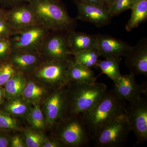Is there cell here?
<instances>
[{
	"mask_svg": "<svg viewBox=\"0 0 147 147\" xmlns=\"http://www.w3.org/2000/svg\"><path fill=\"white\" fill-rule=\"evenodd\" d=\"M0 64V86L5 85L13 75L17 73L16 68L9 62L5 61Z\"/></svg>",
	"mask_w": 147,
	"mask_h": 147,
	"instance_id": "obj_26",
	"label": "cell"
},
{
	"mask_svg": "<svg viewBox=\"0 0 147 147\" xmlns=\"http://www.w3.org/2000/svg\"><path fill=\"white\" fill-rule=\"evenodd\" d=\"M69 49L72 55L96 47L97 34H89L74 30L67 32Z\"/></svg>",
	"mask_w": 147,
	"mask_h": 147,
	"instance_id": "obj_16",
	"label": "cell"
},
{
	"mask_svg": "<svg viewBox=\"0 0 147 147\" xmlns=\"http://www.w3.org/2000/svg\"><path fill=\"white\" fill-rule=\"evenodd\" d=\"M39 53L29 52H13L9 57V62L14 67L21 70H28L38 64L40 60Z\"/></svg>",
	"mask_w": 147,
	"mask_h": 147,
	"instance_id": "obj_17",
	"label": "cell"
},
{
	"mask_svg": "<svg viewBox=\"0 0 147 147\" xmlns=\"http://www.w3.org/2000/svg\"><path fill=\"white\" fill-rule=\"evenodd\" d=\"M77 1L90 4L103 6L102 0H77Z\"/></svg>",
	"mask_w": 147,
	"mask_h": 147,
	"instance_id": "obj_35",
	"label": "cell"
},
{
	"mask_svg": "<svg viewBox=\"0 0 147 147\" xmlns=\"http://www.w3.org/2000/svg\"><path fill=\"white\" fill-rule=\"evenodd\" d=\"M133 74L121 75L114 83V91L119 97L129 103L142 97L147 93L146 84H140L136 82Z\"/></svg>",
	"mask_w": 147,
	"mask_h": 147,
	"instance_id": "obj_12",
	"label": "cell"
},
{
	"mask_svg": "<svg viewBox=\"0 0 147 147\" xmlns=\"http://www.w3.org/2000/svg\"><path fill=\"white\" fill-rule=\"evenodd\" d=\"M5 96L4 90L0 87V106L2 103L3 99Z\"/></svg>",
	"mask_w": 147,
	"mask_h": 147,
	"instance_id": "obj_38",
	"label": "cell"
},
{
	"mask_svg": "<svg viewBox=\"0 0 147 147\" xmlns=\"http://www.w3.org/2000/svg\"><path fill=\"white\" fill-rule=\"evenodd\" d=\"M51 31L40 24L13 31L9 39L13 52L39 53Z\"/></svg>",
	"mask_w": 147,
	"mask_h": 147,
	"instance_id": "obj_5",
	"label": "cell"
},
{
	"mask_svg": "<svg viewBox=\"0 0 147 147\" xmlns=\"http://www.w3.org/2000/svg\"><path fill=\"white\" fill-rule=\"evenodd\" d=\"M61 142L56 140H51L43 142L41 147H58L61 146Z\"/></svg>",
	"mask_w": 147,
	"mask_h": 147,
	"instance_id": "obj_34",
	"label": "cell"
},
{
	"mask_svg": "<svg viewBox=\"0 0 147 147\" xmlns=\"http://www.w3.org/2000/svg\"><path fill=\"white\" fill-rule=\"evenodd\" d=\"M22 93L27 100L31 102H36L42 98L45 93V90L34 82H30L26 84Z\"/></svg>",
	"mask_w": 147,
	"mask_h": 147,
	"instance_id": "obj_23",
	"label": "cell"
},
{
	"mask_svg": "<svg viewBox=\"0 0 147 147\" xmlns=\"http://www.w3.org/2000/svg\"><path fill=\"white\" fill-rule=\"evenodd\" d=\"M5 18L13 31L40 24L34 11L27 2L6 10Z\"/></svg>",
	"mask_w": 147,
	"mask_h": 147,
	"instance_id": "obj_10",
	"label": "cell"
},
{
	"mask_svg": "<svg viewBox=\"0 0 147 147\" xmlns=\"http://www.w3.org/2000/svg\"><path fill=\"white\" fill-rule=\"evenodd\" d=\"M71 116L72 118L61 125L58 134L59 139L65 144L72 146H87L92 137L82 115Z\"/></svg>",
	"mask_w": 147,
	"mask_h": 147,
	"instance_id": "obj_6",
	"label": "cell"
},
{
	"mask_svg": "<svg viewBox=\"0 0 147 147\" xmlns=\"http://www.w3.org/2000/svg\"><path fill=\"white\" fill-rule=\"evenodd\" d=\"M125 115L138 144L147 140V101L142 97L127 105Z\"/></svg>",
	"mask_w": 147,
	"mask_h": 147,
	"instance_id": "obj_7",
	"label": "cell"
},
{
	"mask_svg": "<svg viewBox=\"0 0 147 147\" xmlns=\"http://www.w3.org/2000/svg\"><path fill=\"white\" fill-rule=\"evenodd\" d=\"M102 1L103 6L107 8L115 1V0H102Z\"/></svg>",
	"mask_w": 147,
	"mask_h": 147,
	"instance_id": "obj_37",
	"label": "cell"
},
{
	"mask_svg": "<svg viewBox=\"0 0 147 147\" xmlns=\"http://www.w3.org/2000/svg\"><path fill=\"white\" fill-rule=\"evenodd\" d=\"M16 120L5 113L0 111V128L14 129L17 128Z\"/></svg>",
	"mask_w": 147,
	"mask_h": 147,
	"instance_id": "obj_30",
	"label": "cell"
},
{
	"mask_svg": "<svg viewBox=\"0 0 147 147\" xmlns=\"http://www.w3.org/2000/svg\"><path fill=\"white\" fill-rule=\"evenodd\" d=\"M28 0H0V5L3 8H10L22 3L27 2Z\"/></svg>",
	"mask_w": 147,
	"mask_h": 147,
	"instance_id": "obj_32",
	"label": "cell"
},
{
	"mask_svg": "<svg viewBox=\"0 0 147 147\" xmlns=\"http://www.w3.org/2000/svg\"><path fill=\"white\" fill-rule=\"evenodd\" d=\"M131 131L125 114L102 127L92 139L96 147H120L125 144Z\"/></svg>",
	"mask_w": 147,
	"mask_h": 147,
	"instance_id": "obj_4",
	"label": "cell"
},
{
	"mask_svg": "<svg viewBox=\"0 0 147 147\" xmlns=\"http://www.w3.org/2000/svg\"><path fill=\"white\" fill-rule=\"evenodd\" d=\"M71 62L69 60H50L36 69L35 75L38 79L61 86L70 82L68 69Z\"/></svg>",
	"mask_w": 147,
	"mask_h": 147,
	"instance_id": "obj_9",
	"label": "cell"
},
{
	"mask_svg": "<svg viewBox=\"0 0 147 147\" xmlns=\"http://www.w3.org/2000/svg\"><path fill=\"white\" fill-rule=\"evenodd\" d=\"M11 146L12 147H25L22 139L18 136H15L12 138L11 141Z\"/></svg>",
	"mask_w": 147,
	"mask_h": 147,
	"instance_id": "obj_33",
	"label": "cell"
},
{
	"mask_svg": "<svg viewBox=\"0 0 147 147\" xmlns=\"http://www.w3.org/2000/svg\"><path fill=\"white\" fill-rule=\"evenodd\" d=\"M126 106V101L119 97L113 89L107 91L92 109L81 115L92 139L103 126L125 114Z\"/></svg>",
	"mask_w": 147,
	"mask_h": 147,
	"instance_id": "obj_1",
	"label": "cell"
},
{
	"mask_svg": "<svg viewBox=\"0 0 147 147\" xmlns=\"http://www.w3.org/2000/svg\"><path fill=\"white\" fill-rule=\"evenodd\" d=\"M77 8L76 19L89 22L98 28L110 24L113 16L106 7L74 0Z\"/></svg>",
	"mask_w": 147,
	"mask_h": 147,
	"instance_id": "obj_11",
	"label": "cell"
},
{
	"mask_svg": "<svg viewBox=\"0 0 147 147\" xmlns=\"http://www.w3.org/2000/svg\"><path fill=\"white\" fill-rule=\"evenodd\" d=\"M130 9L131 16L125 26V29L129 32L146 21L147 0H136Z\"/></svg>",
	"mask_w": 147,
	"mask_h": 147,
	"instance_id": "obj_19",
	"label": "cell"
},
{
	"mask_svg": "<svg viewBox=\"0 0 147 147\" xmlns=\"http://www.w3.org/2000/svg\"><path fill=\"white\" fill-rule=\"evenodd\" d=\"M12 51L11 41L9 38L0 39V63L9 59Z\"/></svg>",
	"mask_w": 147,
	"mask_h": 147,
	"instance_id": "obj_29",
	"label": "cell"
},
{
	"mask_svg": "<svg viewBox=\"0 0 147 147\" xmlns=\"http://www.w3.org/2000/svg\"><path fill=\"white\" fill-rule=\"evenodd\" d=\"M5 96L7 98L15 97L22 94L26 86V80L23 74L16 73L5 83Z\"/></svg>",
	"mask_w": 147,
	"mask_h": 147,
	"instance_id": "obj_21",
	"label": "cell"
},
{
	"mask_svg": "<svg viewBox=\"0 0 147 147\" xmlns=\"http://www.w3.org/2000/svg\"><path fill=\"white\" fill-rule=\"evenodd\" d=\"M66 107L65 92L59 89L47 100L45 105V112L47 123L53 125L61 118Z\"/></svg>",
	"mask_w": 147,
	"mask_h": 147,
	"instance_id": "obj_15",
	"label": "cell"
},
{
	"mask_svg": "<svg viewBox=\"0 0 147 147\" xmlns=\"http://www.w3.org/2000/svg\"><path fill=\"white\" fill-rule=\"evenodd\" d=\"M72 82L67 95L66 103L68 104L71 116L82 115L91 110L106 94L108 89L103 83Z\"/></svg>",
	"mask_w": 147,
	"mask_h": 147,
	"instance_id": "obj_3",
	"label": "cell"
},
{
	"mask_svg": "<svg viewBox=\"0 0 147 147\" xmlns=\"http://www.w3.org/2000/svg\"><path fill=\"white\" fill-rule=\"evenodd\" d=\"M70 82L92 84L96 82L94 73L91 69L72 61L68 69Z\"/></svg>",
	"mask_w": 147,
	"mask_h": 147,
	"instance_id": "obj_18",
	"label": "cell"
},
{
	"mask_svg": "<svg viewBox=\"0 0 147 147\" xmlns=\"http://www.w3.org/2000/svg\"><path fill=\"white\" fill-rule=\"evenodd\" d=\"M29 121L32 126L37 129L42 128L44 125V118L42 111L38 105H35L29 113Z\"/></svg>",
	"mask_w": 147,
	"mask_h": 147,
	"instance_id": "obj_25",
	"label": "cell"
},
{
	"mask_svg": "<svg viewBox=\"0 0 147 147\" xmlns=\"http://www.w3.org/2000/svg\"><path fill=\"white\" fill-rule=\"evenodd\" d=\"M74 57V61L76 63L80 64L91 68H96V65L98 58L100 57L97 47L89 49L79 53L73 54Z\"/></svg>",
	"mask_w": 147,
	"mask_h": 147,
	"instance_id": "obj_22",
	"label": "cell"
},
{
	"mask_svg": "<svg viewBox=\"0 0 147 147\" xmlns=\"http://www.w3.org/2000/svg\"><path fill=\"white\" fill-rule=\"evenodd\" d=\"M25 140L27 146L28 147H41L43 142L42 135L30 130L25 132Z\"/></svg>",
	"mask_w": 147,
	"mask_h": 147,
	"instance_id": "obj_28",
	"label": "cell"
},
{
	"mask_svg": "<svg viewBox=\"0 0 147 147\" xmlns=\"http://www.w3.org/2000/svg\"><path fill=\"white\" fill-rule=\"evenodd\" d=\"M38 23L51 31L74 30L76 21L69 15L60 0H28Z\"/></svg>",
	"mask_w": 147,
	"mask_h": 147,
	"instance_id": "obj_2",
	"label": "cell"
},
{
	"mask_svg": "<svg viewBox=\"0 0 147 147\" xmlns=\"http://www.w3.org/2000/svg\"><path fill=\"white\" fill-rule=\"evenodd\" d=\"M125 64L134 75H147V40H140L125 56Z\"/></svg>",
	"mask_w": 147,
	"mask_h": 147,
	"instance_id": "obj_13",
	"label": "cell"
},
{
	"mask_svg": "<svg viewBox=\"0 0 147 147\" xmlns=\"http://www.w3.org/2000/svg\"><path fill=\"white\" fill-rule=\"evenodd\" d=\"M121 58H107L98 61L96 68H99L102 74L107 75L115 83L121 75L120 69Z\"/></svg>",
	"mask_w": 147,
	"mask_h": 147,
	"instance_id": "obj_20",
	"label": "cell"
},
{
	"mask_svg": "<svg viewBox=\"0 0 147 147\" xmlns=\"http://www.w3.org/2000/svg\"><path fill=\"white\" fill-rule=\"evenodd\" d=\"M136 0H115L107 7V9L112 16H117L124 11L131 9Z\"/></svg>",
	"mask_w": 147,
	"mask_h": 147,
	"instance_id": "obj_24",
	"label": "cell"
},
{
	"mask_svg": "<svg viewBox=\"0 0 147 147\" xmlns=\"http://www.w3.org/2000/svg\"><path fill=\"white\" fill-rule=\"evenodd\" d=\"M48 35L39 51L40 55H45L51 61L68 60L72 55L67 42L65 32L52 31Z\"/></svg>",
	"mask_w": 147,
	"mask_h": 147,
	"instance_id": "obj_8",
	"label": "cell"
},
{
	"mask_svg": "<svg viewBox=\"0 0 147 147\" xmlns=\"http://www.w3.org/2000/svg\"><path fill=\"white\" fill-rule=\"evenodd\" d=\"M5 110L13 115H21L27 112L28 107L23 101L16 98L8 102L6 105Z\"/></svg>",
	"mask_w": 147,
	"mask_h": 147,
	"instance_id": "obj_27",
	"label": "cell"
},
{
	"mask_svg": "<svg viewBox=\"0 0 147 147\" xmlns=\"http://www.w3.org/2000/svg\"><path fill=\"white\" fill-rule=\"evenodd\" d=\"M6 9L3 8L2 7H0V19L1 18H4Z\"/></svg>",
	"mask_w": 147,
	"mask_h": 147,
	"instance_id": "obj_39",
	"label": "cell"
},
{
	"mask_svg": "<svg viewBox=\"0 0 147 147\" xmlns=\"http://www.w3.org/2000/svg\"><path fill=\"white\" fill-rule=\"evenodd\" d=\"M13 31L5 18L0 19V39L9 38Z\"/></svg>",
	"mask_w": 147,
	"mask_h": 147,
	"instance_id": "obj_31",
	"label": "cell"
},
{
	"mask_svg": "<svg viewBox=\"0 0 147 147\" xmlns=\"http://www.w3.org/2000/svg\"><path fill=\"white\" fill-rule=\"evenodd\" d=\"M9 142L5 137L0 136V147H6L8 146Z\"/></svg>",
	"mask_w": 147,
	"mask_h": 147,
	"instance_id": "obj_36",
	"label": "cell"
},
{
	"mask_svg": "<svg viewBox=\"0 0 147 147\" xmlns=\"http://www.w3.org/2000/svg\"><path fill=\"white\" fill-rule=\"evenodd\" d=\"M96 47L100 57L121 58L128 53L132 46L121 40L108 35L97 34Z\"/></svg>",
	"mask_w": 147,
	"mask_h": 147,
	"instance_id": "obj_14",
	"label": "cell"
}]
</instances>
